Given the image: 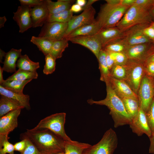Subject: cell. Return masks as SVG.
I'll list each match as a JSON object with an SVG mask.
<instances>
[{"instance_id":"cell-1","label":"cell","mask_w":154,"mask_h":154,"mask_svg":"<svg viewBox=\"0 0 154 154\" xmlns=\"http://www.w3.org/2000/svg\"><path fill=\"white\" fill-rule=\"evenodd\" d=\"M23 134L43 154L64 152L65 141L48 129H27Z\"/></svg>"},{"instance_id":"cell-2","label":"cell","mask_w":154,"mask_h":154,"mask_svg":"<svg viewBox=\"0 0 154 154\" xmlns=\"http://www.w3.org/2000/svg\"><path fill=\"white\" fill-rule=\"evenodd\" d=\"M107 95L102 100L95 101L92 99H88L87 102L89 104H95L106 106L110 110L114 123L115 128L129 124L131 120L125 108L122 100L116 93L112 88L110 80L106 83Z\"/></svg>"},{"instance_id":"cell-3","label":"cell","mask_w":154,"mask_h":154,"mask_svg":"<svg viewBox=\"0 0 154 154\" xmlns=\"http://www.w3.org/2000/svg\"><path fill=\"white\" fill-rule=\"evenodd\" d=\"M152 20L149 10L134 4L127 9L116 27L124 32L137 25L151 24Z\"/></svg>"},{"instance_id":"cell-4","label":"cell","mask_w":154,"mask_h":154,"mask_svg":"<svg viewBox=\"0 0 154 154\" xmlns=\"http://www.w3.org/2000/svg\"><path fill=\"white\" fill-rule=\"evenodd\" d=\"M129 7L106 3L102 6L96 20L101 29L116 27Z\"/></svg>"},{"instance_id":"cell-5","label":"cell","mask_w":154,"mask_h":154,"mask_svg":"<svg viewBox=\"0 0 154 154\" xmlns=\"http://www.w3.org/2000/svg\"><path fill=\"white\" fill-rule=\"evenodd\" d=\"M66 117V114L64 112L51 115L41 120L33 129L35 130L48 129L60 136L64 141L71 140L65 130Z\"/></svg>"},{"instance_id":"cell-6","label":"cell","mask_w":154,"mask_h":154,"mask_svg":"<svg viewBox=\"0 0 154 154\" xmlns=\"http://www.w3.org/2000/svg\"><path fill=\"white\" fill-rule=\"evenodd\" d=\"M117 144L116 133L110 128L105 132L98 143L85 150L82 154H113Z\"/></svg>"},{"instance_id":"cell-7","label":"cell","mask_w":154,"mask_h":154,"mask_svg":"<svg viewBox=\"0 0 154 154\" xmlns=\"http://www.w3.org/2000/svg\"><path fill=\"white\" fill-rule=\"evenodd\" d=\"M125 65L127 71L125 81L137 95L141 82L145 74L144 62L129 59Z\"/></svg>"},{"instance_id":"cell-8","label":"cell","mask_w":154,"mask_h":154,"mask_svg":"<svg viewBox=\"0 0 154 154\" xmlns=\"http://www.w3.org/2000/svg\"><path fill=\"white\" fill-rule=\"evenodd\" d=\"M137 96L140 108L146 113L154 97V89L152 78L146 74L141 82Z\"/></svg>"},{"instance_id":"cell-9","label":"cell","mask_w":154,"mask_h":154,"mask_svg":"<svg viewBox=\"0 0 154 154\" xmlns=\"http://www.w3.org/2000/svg\"><path fill=\"white\" fill-rule=\"evenodd\" d=\"M151 24H140L131 27L124 32V36L121 40L127 47L153 42L146 36L143 32L144 29Z\"/></svg>"},{"instance_id":"cell-10","label":"cell","mask_w":154,"mask_h":154,"mask_svg":"<svg viewBox=\"0 0 154 154\" xmlns=\"http://www.w3.org/2000/svg\"><path fill=\"white\" fill-rule=\"evenodd\" d=\"M68 27V22H48L42 26L38 37L54 42L63 39Z\"/></svg>"},{"instance_id":"cell-11","label":"cell","mask_w":154,"mask_h":154,"mask_svg":"<svg viewBox=\"0 0 154 154\" xmlns=\"http://www.w3.org/2000/svg\"><path fill=\"white\" fill-rule=\"evenodd\" d=\"M95 10L92 6L79 15L73 16L68 22V28L64 38L75 30L94 22L95 20Z\"/></svg>"},{"instance_id":"cell-12","label":"cell","mask_w":154,"mask_h":154,"mask_svg":"<svg viewBox=\"0 0 154 154\" xmlns=\"http://www.w3.org/2000/svg\"><path fill=\"white\" fill-rule=\"evenodd\" d=\"M154 52L153 42L139 44L127 47L124 53L129 59L144 62Z\"/></svg>"},{"instance_id":"cell-13","label":"cell","mask_w":154,"mask_h":154,"mask_svg":"<svg viewBox=\"0 0 154 154\" xmlns=\"http://www.w3.org/2000/svg\"><path fill=\"white\" fill-rule=\"evenodd\" d=\"M132 132L139 136L145 134L149 138L152 135L147 120L146 113L140 108L129 124Z\"/></svg>"},{"instance_id":"cell-14","label":"cell","mask_w":154,"mask_h":154,"mask_svg":"<svg viewBox=\"0 0 154 154\" xmlns=\"http://www.w3.org/2000/svg\"><path fill=\"white\" fill-rule=\"evenodd\" d=\"M67 40L87 48L93 53L97 59L102 48L101 42L96 34L91 35L76 36Z\"/></svg>"},{"instance_id":"cell-15","label":"cell","mask_w":154,"mask_h":154,"mask_svg":"<svg viewBox=\"0 0 154 154\" xmlns=\"http://www.w3.org/2000/svg\"><path fill=\"white\" fill-rule=\"evenodd\" d=\"M31 8L27 5H21L18 7L16 11L13 12V19L18 25L20 33H23L32 27Z\"/></svg>"},{"instance_id":"cell-16","label":"cell","mask_w":154,"mask_h":154,"mask_svg":"<svg viewBox=\"0 0 154 154\" xmlns=\"http://www.w3.org/2000/svg\"><path fill=\"white\" fill-rule=\"evenodd\" d=\"M21 109L12 111L0 117V135L8 136L18 126V118Z\"/></svg>"},{"instance_id":"cell-17","label":"cell","mask_w":154,"mask_h":154,"mask_svg":"<svg viewBox=\"0 0 154 154\" xmlns=\"http://www.w3.org/2000/svg\"><path fill=\"white\" fill-rule=\"evenodd\" d=\"M110 82L116 93L121 99L126 98L138 100V96L125 81L117 79L111 76Z\"/></svg>"},{"instance_id":"cell-18","label":"cell","mask_w":154,"mask_h":154,"mask_svg":"<svg viewBox=\"0 0 154 154\" xmlns=\"http://www.w3.org/2000/svg\"><path fill=\"white\" fill-rule=\"evenodd\" d=\"M30 14L33 27L42 26L47 22L49 15L46 0L42 4L31 8Z\"/></svg>"},{"instance_id":"cell-19","label":"cell","mask_w":154,"mask_h":154,"mask_svg":"<svg viewBox=\"0 0 154 154\" xmlns=\"http://www.w3.org/2000/svg\"><path fill=\"white\" fill-rule=\"evenodd\" d=\"M124 34V32L115 27L101 29L96 34L101 42L103 48L107 44L122 39Z\"/></svg>"},{"instance_id":"cell-20","label":"cell","mask_w":154,"mask_h":154,"mask_svg":"<svg viewBox=\"0 0 154 154\" xmlns=\"http://www.w3.org/2000/svg\"><path fill=\"white\" fill-rule=\"evenodd\" d=\"M22 49H11L6 53L3 62L2 68L3 71L7 72H15L17 70V62L19 58L22 55Z\"/></svg>"},{"instance_id":"cell-21","label":"cell","mask_w":154,"mask_h":154,"mask_svg":"<svg viewBox=\"0 0 154 154\" xmlns=\"http://www.w3.org/2000/svg\"><path fill=\"white\" fill-rule=\"evenodd\" d=\"M0 94L16 101L28 110L31 109L29 103L30 96L28 95L13 92L5 89L1 85Z\"/></svg>"},{"instance_id":"cell-22","label":"cell","mask_w":154,"mask_h":154,"mask_svg":"<svg viewBox=\"0 0 154 154\" xmlns=\"http://www.w3.org/2000/svg\"><path fill=\"white\" fill-rule=\"evenodd\" d=\"M98 23L95 19L93 23L80 27L71 32L63 39L66 40L78 36H85L95 35L101 30Z\"/></svg>"},{"instance_id":"cell-23","label":"cell","mask_w":154,"mask_h":154,"mask_svg":"<svg viewBox=\"0 0 154 154\" xmlns=\"http://www.w3.org/2000/svg\"><path fill=\"white\" fill-rule=\"evenodd\" d=\"M24 108L16 101L0 95V117L13 110Z\"/></svg>"},{"instance_id":"cell-24","label":"cell","mask_w":154,"mask_h":154,"mask_svg":"<svg viewBox=\"0 0 154 154\" xmlns=\"http://www.w3.org/2000/svg\"><path fill=\"white\" fill-rule=\"evenodd\" d=\"M90 144L78 141H65L64 154H82L83 151L90 147Z\"/></svg>"},{"instance_id":"cell-25","label":"cell","mask_w":154,"mask_h":154,"mask_svg":"<svg viewBox=\"0 0 154 154\" xmlns=\"http://www.w3.org/2000/svg\"><path fill=\"white\" fill-rule=\"evenodd\" d=\"M72 1L69 0H58L53 2L50 0H46L49 14L56 13L70 9Z\"/></svg>"},{"instance_id":"cell-26","label":"cell","mask_w":154,"mask_h":154,"mask_svg":"<svg viewBox=\"0 0 154 154\" xmlns=\"http://www.w3.org/2000/svg\"><path fill=\"white\" fill-rule=\"evenodd\" d=\"M97 59L101 74L100 80L106 83L109 81L111 76L106 60V53L104 50L102 49L100 50Z\"/></svg>"},{"instance_id":"cell-27","label":"cell","mask_w":154,"mask_h":154,"mask_svg":"<svg viewBox=\"0 0 154 154\" xmlns=\"http://www.w3.org/2000/svg\"><path fill=\"white\" fill-rule=\"evenodd\" d=\"M17 67L19 69L31 72H36L40 67L39 62H34L30 59L27 54L21 55L17 62Z\"/></svg>"},{"instance_id":"cell-28","label":"cell","mask_w":154,"mask_h":154,"mask_svg":"<svg viewBox=\"0 0 154 154\" xmlns=\"http://www.w3.org/2000/svg\"><path fill=\"white\" fill-rule=\"evenodd\" d=\"M31 42L36 45L45 56L50 54L53 42L47 38L34 36L32 37Z\"/></svg>"},{"instance_id":"cell-29","label":"cell","mask_w":154,"mask_h":154,"mask_svg":"<svg viewBox=\"0 0 154 154\" xmlns=\"http://www.w3.org/2000/svg\"><path fill=\"white\" fill-rule=\"evenodd\" d=\"M121 100L127 112L132 119L137 115L139 109V100L126 98Z\"/></svg>"},{"instance_id":"cell-30","label":"cell","mask_w":154,"mask_h":154,"mask_svg":"<svg viewBox=\"0 0 154 154\" xmlns=\"http://www.w3.org/2000/svg\"><path fill=\"white\" fill-rule=\"evenodd\" d=\"M32 80H28L24 81L15 80L10 81L4 80L0 85L4 88L17 93H23L24 87Z\"/></svg>"},{"instance_id":"cell-31","label":"cell","mask_w":154,"mask_h":154,"mask_svg":"<svg viewBox=\"0 0 154 154\" xmlns=\"http://www.w3.org/2000/svg\"><path fill=\"white\" fill-rule=\"evenodd\" d=\"M38 76V74L37 72H31L18 69L6 80L8 81L15 80L24 81L28 80L36 79Z\"/></svg>"},{"instance_id":"cell-32","label":"cell","mask_w":154,"mask_h":154,"mask_svg":"<svg viewBox=\"0 0 154 154\" xmlns=\"http://www.w3.org/2000/svg\"><path fill=\"white\" fill-rule=\"evenodd\" d=\"M68 41L65 39L54 42L50 54L56 59L61 58L63 52L68 47Z\"/></svg>"},{"instance_id":"cell-33","label":"cell","mask_w":154,"mask_h":154,"mask_svg":"<svg viewBox=\"0 0 154 154\" xmlns=\"http://www.w3.org/2000/svg\"><path fill=\"white\" fill-rule=\"evenodd\" d=\"M73 16V12L70 9L54 14H49L47 22L67 23Z\"/></svg>"},{"instance_id":"cell-34","label":"cell","mask_w":154,"mask_h":154,"mask_svg":"<svg viewBox=\"0 0 154 154\" xmlns=\"http://www.w3.org/2000/svg\"><path fill=\"white\" fill-rule=\"evenodd\" d=\"M111 76L115 79L125 81L127 71L125 65L115 64L110 70Z\"/></svg>"},{"instance_id":"cell-35","label":"cell","mask_w":154,"mask_h":154,"mask_svg":"<svg viewBox=\"0 0 154 154\" xmlns=\"http://www.w3.org/2000/svg\"><path fill=\"white\" fill-rule=\"evenodd\" d=\"M8 139V136L0 135V154H15L14 145Z\"/></svg>"},{"instance_id":"cell-36","label":"cell","mask_w":154,"mask_h":154,"mask_svg":"<svg viewBox=\"0 0 154 154\" xmlns=\"http://www.w3.org/2000/svg\"><path fill=\"white\" fill-rule=\"evenodd\" d=\"M126 47L120 39L107 44L102 49L114 52H124Z\"/></svg>"},{"instance_id":"cell-37","label":"cell","mask_w":154,"mask_h":154,"mask_svg":"<svg viewBox=\"0 0 154 154\" xmlns=\"http://www.w3.org/2000/svg\"><path fill=\"white\" fill-rule=\"evenodd\" d=\"M45 60L43 73L46 75L51 74L55 70L56 59L49 54L45 56Z\"/></svg>"},{"instance_id":"cell-38","label":"cell","mask_w":154,"mask_h":154,"mask_svg":"<svg viewBox=\"0 0 154 154\" xmlns=\"http://www.w3.org/2000/svg\"><path fill=\"white\" fill-rule=\"evenodd\" d=\"M21 138L26 139L27 144L25 150L21 154H43L40 152L29 139L23 133L20 135V139Z\"/></svg>"},{"instance_id":"cell-39","label":"cell","mask_w":154,"mask_h":154,"mask_svg":"<svg viewBox=\"0 0 154 154\" xmlns=\"http://www.w3.org/2000/svg\"><path fill=\"white\" fill-rule=\"evenodd\" d=\"M146 115L152 135L154 134V97Z\"/></svg>"},{"instance_id":"cell-40","label":"cell","mask_w":154,"mask_h":154,"mask_svg":"<svg viewBox=\"0 0 154 154\" xmlns=\"http://www.w3.org/2000/svg\"><path fill=\"white\" fill-rule=\"evenodd\" d=\"M109 52L115 61V64L125 65L129 60L126 55L123 52Z\"/></svg>"},{"instance_id":"cell-41","label":"cell","mask_w":154,"mask_h":154,"mask_svg":"<svg viewBox=\"0 0 154 154\" xmlns=\"http://www.w3.org/2000/svg\"><path fill=\"white\" fill-rule=\"evenodd\" d=\"M134 4L146 9L150 10L154 6V0H135Z\"/></svg>"},{"instance_id":"cell-42","label":"cell","mask_w":154,"mask_h":154,"mask_svg":"<svg viewBox=\"0 0 154 154\" xmlns=\"http://www.w3.org/2000/svg\"><path fill=\"white\" fill-rule=\"evenodd\" d=\"M44 0H19L21 5H27L34 7L42 4Z\"/></svg>"},{"instance_id":"cell-43","label":"cell","mask_w":154,"mask_h":154,"mask_svg":"<svg viewBox=\"0 0 154 154\" xmlns=\"http://www.w3.org/2000/svg\"><path fill=\"white\" fill-rule=\"evenodd\" d=\"M20 139L21 141L15 143L14 146L15 151H19L21 154L26 148L27 142L25 139L21 138Z\"/></svg>"},{"instance_id":"cell-44","label":"cell","mask_w":154,"mask_h":154,"mask_svg":"<svg viewBox=\"0 0 154 154\" xmlns=\"http://www.w3.org/2000/svg\"><path fill=\"white\" fill-rule=\"evenodd\" d=\"M145 74L147 75L153 77L154 76V62L147 63L144 62Z\"/></svg>"},{"instance_id":"cell-45","label":"cell","mask_w":154,"mask_h":154,"mask_svg":"<svg viewBox=\"0 0 154 154\" xmlns=\"http://www.w3.org/2000/svg\"><path fill=\"white\" fill-rule=\"evenodd\" d=\"M144 34L153 41H154V28L151 25L146 27L143 31Z\"/></svg>"},{"instance_id":"cell-46","label":"cell","mask_w":154,"mask_h":154,"mask_svg":"<svg viewBox=\"0 0 154 154\" xmlns=\"http://www.w3.org/2000/svg\"><path fill=\"white\" fill-rule=\"evenodd\" d=\"M104 50L106 53V59L107 64L110 71L115 64V61L110 52L107 50Z\"/></svg>"},{"instance_id":"cell-47","label":"cell","mask_w":154,"mask_h":154,"mask_svg":"<svg viewBox=\"0 0 154 154\" xmlns=\"http://www.w3.org/2000/svg\"><path fill=\"white\" fill-rule=\"evenodd\" d=\"M135 0H121L120 4L127 7H130L133 5Z\"/></svg>"},{"instance_id":"cell-48","label":"cell","mask_w":154,"mask_h":154,"mask_svg":"<svg viewBox=\"0 0 154 154\" xmlns=\"http://www.w3.org/2000/svg\"><path fill=\"white\" fill-rule=\"evenodd\" d=\"M149 138L150 145L149 148V153L154 154V134Z\"/></svg>"},{"instance_id":"cell-49","label":"cell","mask_w":154,"mask_h":154,"mask_svg":"<svg viewBox=\"0 0 154 154\" xmlns=\"http://www.w3.org/2000/svg\"><path fill=\"white\" fill-rule=\"evenodd\" d=\"M70 9L72 12L78 13L82 10V7L76 3L72 5Z\"/></svg>"},{"instance_id":"cell-50","label":"cell","mask_w":154,"mask_h":154,"mask_svg":"<svg viewBox=\"0 0 154 154\" xmlns=\"http://www.w3.org/2000/svg\"><path fill=\"white\" fill-rule=\"evenodd\" d=\"M97 0H89L85 5L82 7V10L84 11L92 6V5Z\"/></svg>"},{"instance_id":"cell-51","label":"cell","mask_w":154,"mask_h":154,"mask_svg":"<svg viewBox=\"0 0 154 154\" xmlns=\"http://www.w3.org/2000/svg\"><path fill=\"white\" fill-rule=\"evenodd\" d=\"M106 3L112 5L120 4L121 0H106Z\"/></svg>"},{"instance_id":"cell-52","label":"cell","mask_w":154,"mask_h":154,"mask_svg":"<svg viewBox=\"0 0 154 154\" xmlns=\"http://www.w3.org/2000/svg\"><path fill=\"white\" fill-rule=\"evenodd\" d=\"M151 62H154V52L149 56L144 62L147 63Z\"/></svg>"},{"instance_id":"cell-53","label":"cell","mask_w":154,"mask_h":154,"mask_svg":"<svg viewBox=\"0 0 154 154\" xmlns=\"http://www.w3.org/2000/svg\"><path fill=\"white\" fill-rule=\"evenodd\" d=\"M7 21V19L5 16L0 17V28L4 26V25Z\"/></svg>"},{"instance_id":"cell-54","label":"cell","mask_w":154,"mask_h":154,"mask_svg":"<svg viewBox=\"0 0 154 154\" xmlns=\"http://www.w3.org/2000/svg\"><path fill=\"white\" fill-rule=\"evenodd\" d=\"M6 53L3 50L0 49V62L1 63H3V58L5 57Z\"/></svg>"},{"instance_id":"cell-55","label":"cell","mask_w":154,"mask_h":154,"mask_svg":"<svg viewBox=\"0 0 154 154\" xmlns=\"http://www.w3.org/2000/svg\"><path fill=\"white\" fill-rule=\"evenodd\" d=\"M86 1L85 0H77L76 3L83 7L86 4Z\"/></svg>"},{"instance_id":"cell-56","label":"cell","mask_w":154,"mask_h":154,"mask_svg":"<svg viewBox=\"0 0 154 154\" xmlns=\"http://www.w3.org/2000/svg\"><path fill=\"white\" fill-rule=\"evenodd\" d=\"M3 70L1 66H0V84H1L4 81L3 77Z\"/></svg>"},{"instance_id":"cell-57","label":"cell","mask_w":154,"mask_h":154,"mask_svg":"<svg viewBox=\"0 0 154 154\" xmlns=\"http://www.w3.org/2000/svg\"><path fill=\"white\" fill-rule=\"evenodd\" d=\"M149 12L152 17H154V6L150 10Z\"/></svg>"},{"instance_id":"cell-58","label":"cell","mask_w":154,"mask_h":154,"mask_svg":"<svg viewBox=\"0 0 154 154\" xmlns=\"http://www.w3.org/2000/svg\"><path fill=\"white\" fill-rule=\"evenodd\" d=\"M64 152H60L59 153H55L54 154H64Z\"/></svg>"},{"instance_id":"cell-59","label":"cell","mask_w":154,"mask_h":154,"mask_svg":"<svg viewBox=\"0 0 154 154\" xmlns=\"http://www.w3.org/2000/svg\"><path fill=\"white\" fill-rule=\"evenodd\" d=\"M151 25L154 28V22H152L151 24Z\"/></svg>"},{"instance_id":"cell-60","label":"cell","mask_w":154,"mask_h":154,"mask_svg":"<svg viewBox=\"0 0 154 154\" xmlns=\"http://www.w3.org/2000/svg\"><path fill=\"white\" fill-rule=\"evenodd\" d=\"M152 77V78H153V86H154V76L153 77Z\"/></svg>"},{"instance_id":"cell-61","label":"cell","mask_w":154,"mask_h":154,"mask_svg":"<svg viewBox=\"0 0 154 154\" xmlns=\"http://www.w3.org/2000/svg\"></svg>"}]
</instances>
